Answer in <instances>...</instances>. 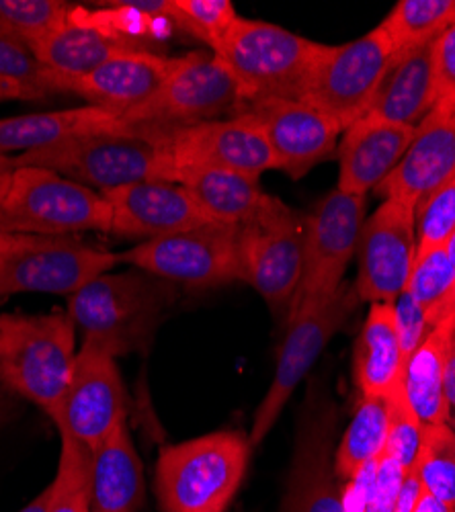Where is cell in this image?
Listing matches in <instances>:
<instances>
[{
    "label": "cell",
    "mask_w": 455,
    "mask_h": 512,
    "mask_svg": "<svg viewBox=\"0 0 455 512\" xmlns=\"http://www.w3.org/2000/svg\"><path fill=\"white\" fill-rule=\"evenodd\" d=\"M173 183L185 187L212 222L228 226L251 220L271 197L261 189V179L222 168H183Z\"/></svg>",
    "instance_id": "83f0119b"
},
{
    "label": "cell",
    "mask_w": 455,
    "mask_h": 512,
    "mask_svg": "<svg viewBox=\"0 0 455 512\" xmlns=\"http://www.w3.org/2000/svg\"><path fill=\"white\" fill-rule=\"evenodd\" d=\"M5 101H31V97L13 82L0 80V103Z\"/></svg>",
    "instance_id": "c3c4849f"
},
{
    "label": "cell",
    "mask_w": 455,
    "mask_h": 512,
    "mask_svg": "<svg viewBox=\"0 0 455 512\" xmlns=\"http://www.w3.org/2000/svg\"><path fill=\"white\" fill-rule=\"evenodd\" d=\"M15 394L0 381V426L15 414Z\"/></svg>",
    "instance_id": "f6af8a7d"
},
{
    "label": "cell",
    "mask_w": 455,
    "mask_h": 512,
    "mask_svg": "<svg viewBox=\"0 0 455 512\" xmlns=\"http://www.w3.org/2000/svg\"><path fill=\"white\" fill-rule=\"evenodd\" d=\"M445 396H447L449 410L455 412V336L451 340L447 363H445Z\"/></svg>",
    "instance_id": "7bdbcfd3"
},
{
    "label": "cell",
    "mask_w": 455,
    "mask_h": 512,
    "mask_svg": "<svg viewBox=\"0 0 455 512\" xmlns=\"http://www.w3.org/2000/svg\"><path fill=\"white\" fill-rule=\"evenodd\" d=\"M175 297L173 283L150 273L109 271L68 295L66 312L82 340H95L111 355L121 357L148 351Z\"/></svg>",
    "instance_id": "7a4b0ae2"
},
{
    "label": "cell",
    "mask_w": 455,
    "mask_h": 512,
    "mask_svg": "<svg viewBox=\"0 0 455 512\" xmlns=\"http://www.w3.org/2000/svg\"><path fill=\"white\" fill-rule=\"evenodd\" d=\"M37 236H21V234H9L5 230H0V254H5L9 250L21 248L29 242H33Z\"/></svg>",
    "instance_id": "7dc6e473"
},
{
    "label": "cell",
    "mask_w": 455,
    "mask_h": 512,
    "mask_svg": "<svg viewBox=\"0 0 455 512\" xmlns=\"http://www.w3.org/2000/svg\"><path fill=\"white\" fill-rule=\"evenodd\" d=\"M392 306L396 312V326L400 334L402 353H404V359H408L419 349V345L429 336L433 328L427 322V316L421 310V306L415 302V297H412L408 291H404Z\"/></svg>",
    "instance_id": "b9f144b4"
},
{
    "label": "cell",
    "mask_w": 455,
    "mask_h": 512,
    "mask_svg": "<svg viewBox=\"0 0 455 512\" xmlns=\"http://www.w3.org/2000/svg\"><path fill=\"white\" fill-rule=\"evenodd\" d=\"M109 228L111 209L101 193L46 168L17 166L0 203V230L9 234L66 238Z\"/></svg>",
    "instance_id": "8992f818"
},
{
    "label": "cell",
    "mask_w": 455,
    "mask_h": 512,
    "mask_svg": "<svg viewBox=\"0 0 455 512\" xmlns=\"http://www.w3.org/2000/svg\"><path fill=\"white\" fill-rule=\"evenodd\" d=\"M167 150L171 183L179 170L193 166L232 170L253 179H261L269 170H279L267 138L244 117L167 130Z\"/></svg>",
    "instance_id": "e0dca14e"
},
{
    "label": "cell",
    "mask_w": 455,
    "mask_h": 512,
    "mask_svg": "<svg viewBox=\"0 0 455 512\" xmlns=\"http://www.w3.org/2000/svg\"><path fill=\"white\" fill-rule=\"evenodd\" d=\"M445 248H447L449 259H451V263H453V267H455V230H453V234L449 236V240L445 242Z\"/></svg>",
    "instance_id": "f907efd6"
},
{
    "label": "cell",
    "mask_w": 455,
    "mask_h": 512,
    "mask_svg": "<svg viewBox=\"0 0 455 512\" xmlns=\"http://www.w3.org/2000/svg\"><path fill=\"white\" fill-rule=\"evenodd\" d=\"M72 7L64 0H0V33L31 50L66 19Z\"/></svg>",
    "instance_id": "e575fe53"
},
{
    "label": "cell",
    "mask_w": 455,
    "mask_h": 512,
    "mask_svg": "<svg viewBox=\"0 0 455 512\" xmlns=\"http://www.w3.org/2000/svg\"><path fill=\"white\" fill-rule=\"evenodd\" d=\"M388 443V398L361 396V404L347 426L335 455V474L351 480L361 467L378 459Z\"/></svg>",
    "instance_id": "f546056e"
},
{
    "label": "cell",
    "mask_w": 455,
    "mask_h": 512,
    "mask_svg": "<svg viewBox=\"0 0 455 512\" xmlns=\"http://www.w3.org/2000/svg\"><path fill=\"white\" fill-rule=\"evenodd\" d=\"M306 220L277 197L238 226L240 281L251 285L271 312L287 316L304 271Z\"/></svg>",
    "instance_id": "52a82bcc"
},
{
    "label": "cell",
    "mask_w": 455,
    "mask_h": 512,
    "mask_svg": "<svg viewBox=\"0 0 455 512\" xmlns=\"http://www.w3.org/2000/svg\"><path fill=\"white\" fill-rule=\"evenodd\" d=\"M451 177H455V107L437 103L415 127L406 154L376 193L417 209Z\"/></svg>",
    "instance_id": "ffe728a7"
},
{
    "label": "cell",
    "mask_w": 455,
    "mask_h": 512,
    "mask_svg": "<svg viewBox=\"0 0 455 512\" xmlns=\"http://www.w3.org/2000/svg\"><path fill=\"white\" fill-rule=\"evenodd\" d=\"M17 166L46 168L97 193L144 181H169L167 130L117 127L74 136L15 156ZM171 183V181H169Z\"/></svg>",
    "instance_id": "6da1fadb"
},
{
    "label": "cell",
    "mask_w": 455,
    "mask_h": 512,
    "mask_svg": "<svg viewBox=\"0 0 455 512\" xmlns=\"http://www.w3.org/2000/svg\"><path fill=\"white\" fill-rule=\"evenodd\" d=\"M144 502V472L128 422L91 459V512H138Z\"/></svg>",
    "instance_id": "484cf974"
},
{
    "label": "cell",
    "mask_w": 455,
    "mask_h": 512,
    "mask_svg": "<svg viewBox=\"0 0 455 512\" xmlns=\"http://www.w3.org/2000/svg\"><path fill=\"white\" fill-rule=\"evenodd\" d=\"M367 195H351L335 189L328 193L306 220L304 271L287 318L333 295L357 254L365 224Z\"/></svg>",
    "instance_id": "7c38bea8"
},
{
    "label": "cell",
    "mask_w": 455,
    "mask_h": 512,
    "mask_svg": "<svg viewBox=\"0 0 455 512\" xmlns=\"http://www.w3.org/2000/svg\"><path fill=\"white\" fill-rule=\"evenodd\" d=\"M324 44L279 25L236 19L216 56L236 80L242 101H300Z\"/></svg>",
    "instance_id": "5b68a950"
},
{
    "label": "cell",
    "mask_w": 455,
    "mask_h": 512,
    "mask_svg": "<svg viewBox=\"0 0 455 512\" xmlns=\"http://www.w3.org/2000/svg\"><path fill=\"white\" fill-rule=\"evenodd\" d=\"M415 127L361 117L343 132L339 144L337 189L351 195H367L394 173Z\"/></svg>",
    "instance_id": "7402d4cb"
},
{
    "label": "cell",
    "mask_w": 455,
    "mask_h": 512,
    "mask_svg": "<svg viewBox=\"0 0 455 512\" xmlns=\"http://www.w3.org/2000/svg\"><path fill=\"white\" fill-rule=\"evenodd\" d=\"M234 117L257 125L267 138L279 170L289 179H302L335 154L343 127L304 101L265 99L244 103Z\"/></svg>",
    "instance_id": "2e32d148"
},
{
    "label": "cell",
    "mask_w": 455,
    "mask_h": 512,
    "mask_svg": "<svg viewBox=\"0 0 455 512\" xmlns=\"http://www.w3.org/2000/svg\"><path fill=\"white\" fill-rule=\"evenodd\" d=\"M404 353L392 304H371L355 345L353 369L361 396L388 398L402 388Z\"/></svg>",
    "instance_id": "d4e9b609"
},
{
    "label": "cell",
    "mask_w": 455,
    "mask_h": 512,
    "mask_svg": "<svg viewBox=\"0 0 455 512\" xmlns=\"http://www.w3.org/2000/svg\"><path fill=\"white\" fill-rule=\"evenodd\" d=\"M248 433L218 431L164 447L156 461V496L162 512H226L242 486Z\"/></svg>",
    "instance_id": "277c9868"
},
{
    "label": "cell",
    "mask_w": 455,
    "mask_h": 512,
    "mask_svg": "<svg viewBox=\"0 0 455 512\" xmlns=\"http://www.w3.org/2000/svg\"><path fill=\"white\" fill-rule=\"evenodd\" d=\"M433 80L437 103L455 107V21L433 41Z\"/></svg>",
    "instance_id": "60d3db41"
},
{
    "label": "cell",
    "mask_w": 455,
    "mask_h": 512,
    "mask_svg": "<svg viewBox=\"0 0 455 512\" xmlns=\"http://www.w3.org/2000/svg\"><path fill=\"white\" fill-rule=\"evenodd\" d=\"M0 80L21 87L31 101L48 99L58 93L54 76L41 66L35 54L17 39L0 33Z\"/></svg>",
    "instance_id": "8d00e7d4"
},
{
    "label": "cell",
    "mask_w": 455,
    "mask_h": 512,
    "mask_svg": "<svg viewBox=\"0 0 455 512\" xmlns=\"http://www.w3.org/2000/svg\"><path fill=\"white\" fill-rule=\"evenodd\" d=\"M417 248L439 246L455 230V177L427 195L415 209Z\"/></svg>",
    "instance_id": "f35d334b"
},
{
    "label": "cell",
    "mask_w": 455,
    "mask_h": 512,
    "mask_svg": "<svg viewBox=\"0 0 455 512\" xmlns=\"http://www.w3.org/2000/svg\"><path fill=\"white\" fill-rule=\"evenodd\" d=\"M244 105L236 80L214 52H191L177 58L158 93L121 119L128 127L181 130L199 123L234 117Z\"/></svg>",
    "instance_id": "ba28073f"
},
{
    "label": "cell",
    "mask_w": 455,
    "mask_h": 512,
    "mask_svg": "<svg viewBox=\"0 0 455 512\" xmlns=\"http://www.w3.org/2000/svg\"><path fill=\"white\" fill-rule=\"evenodd\" d=\"M437 105L433 44L396 52L363 117L417 127Z\"/></svg>",
    "instance_id": "cb8c5ba5"
},
{
    "label": "cell",
    "mask_w": 455,
    "mask_h": 512,
    "mask_svg": "<svg viewBox=\"0 0 455 512\" xmlns=\"http://www.w3.org/2000/svg\"><path fill=\"white\" fill-rule=\"evenodd\" d=\"M111 209L109 234L132 240H156L216 224L193 195L169 181H144L103 193Z\"/></svg>",
    "instance_id": "d6986e66"
},
{
    "label": "cell",
    "mask_w": 455,
    "mask_h": 512,
    "mask_svg": "<svg viewBox=\"0 0 455 512\" xmlns=\"http://www.w3.org/2000/svg\"><path fill=\"white\" fill-rule=\"evenodd\" d=\"M415 469L431 496L455 508V433L447 422L425 424Z\"/></svg>",
    "instance_id": "836d02e7"
},
{
    "label": "cell",
    "mask_w": 455,
    "mask_h": 512,
    "mask_svg": "<svg viewBox=\"0 0 455 512\" xmlns=\"http://www.w3.org/2000/svg\"><path fill=\"white\" fill-rule=\"evenodd\" d=\"M48 498H50V486H46L41 490L25 508H21L19 512H46L48 508Z\"/></svg>",
    "instance_id": "681fc988"
},
{
    "label": "cell",
    "mask_w": 455,
    "mask_h": 512,
    "mask_svg": "<svg viewBox=\"0 0 455 512\" xmlns=\"http://www.w3.org/2000/svg\"><path fill=\"white\" fill-rule=\"evenodd\" d=\"M406 291L415 297L431 328L455 316V267L445 244L417 248Z\"/></svg>",
    "instance_id": "4dcf8cb0"
},
{
    "label": "cell",
    "mask_w": 455,
    "mask_h": 512,
    "mask_svg": "<svg viewBox=\"0 0 455 512\" xmlns=\"http://www.w3.org/2000/svg\"><path fill=\"white\" fill-rule=\"evenodd\" d=\"M123 127L111 113L85 105L0 119V154L29 152L56 142Z\"/></svg>",
    "instance_id": "4316f807"
},
{
    "label": "cell",
    "mask_w": 455,
    "mask_h": 512,
    "mask_svg": "<svg viewBox=\"0 0 455 512\" xmlns=\"http://www.w3.org/2000/svg\"><path fill=\"white\" fill-rule=\"evenodd\" d=\"M425 424L412 410L404 388L388 396V443L386 453L392 455L404 472L417 465L421 443H423Z\"/></svg>",
    "instance_id": "74e56055"
},
{
    "label": "cell",
    "mask_w": 455,
    "mask_h": 512,
    "mask_svg": "<svg viewBox=\"0 0 455 512\" xmlns=\"http://www.w3.org/2000/svg\"><path fill=\"white\" fill-rule=\"evenodd\" d=\"M455 21V0H400L380 29L394 52L433 44Z\"/></svg>",
    "instance_id": "1f68e13d"
},
{
    "label": "cell",
    "mask_w": 455,
    "mask_h": 512,
    "mask_svg": "<svg viewBox=\"0 0 455 512\" xmlns=\"http://www.w3.org/2000/svg\"><path fill=\"white\" fill-rule=\"evenodd\" d=\"M453 336L455 316H449L406 359L402 388L423 424H443L451 414L445 396V363Z\"/></svg>",
    "instance_id": "f1b7e54d"
},
{
    "label": "cell",
    "mask_w": 455,
    "mask_h": 512,
    "mask_svg": "<svg viewBox=\"0 0 455 512\" xmlns=\"http://www.w3.org/2000/svg\"><path fill=\"white\" fill-rule=\"evenodd\" d=\"M175 64L177 58L150 50L121 52L91 74L70 82L68 93L121 121L158 93Z\"/></svg>",
    "instance_id": "44dd1931"
},
{
    "label": "cell",
    "mask_w": 455,
    "mask_h": 512,
    "mask_svg": "<svg viewBox=\"0 0 455 512\" xmlns=\"http://www.w3.org/2000/svg\"><path fill=\"white\" fill-rule=\"evenodd\" d=\"M359 304L361 300L355 287L343 283L326 300H320L318 304H312L287 318V334L279 349L275 375L255 412L251 433H248V441H251L253 449L267 439L289 398H292L320 353L353 316Z\"/></svg>",
    "instance_id": "9c48e42d"
},
{
    "label": "cell",
    "mask_w": 455,
    "mask_h": 512,
    "mask_svg": "<svg viewBox=\"0 0 455 512\" xmlns=\"http://www.w3.org/2000/svg\"><path fill=\"white\" fill-rule=\"evenodd\" d=\"M415 512H455V508H451V506H447L445 502L437 500L435 496H431V494L423 488V494H421V498H419V502H417Z\"/></svg>",
    "instance_id": "bcb514c9"
},
{
    "label": "cell",
    "mask_w": 455,
    "mask_h": 512,
    "mask_svg": "<svg viewBox=\"0 0 455 512\" xmlns=\"http://www.w3.org/2000/svg\"><path fill=\"white\" fill-rule=\"evenodd\" d=\"M238 226L208 224L195 230L140 242L119 252L121 265L173 285L218 287L240 281Z\"/></svg>",
    "instance_id": "8fae6325"
},
{
    "label": "cell",
    "mask_w": 455,
    "mask_h": 512,
    "mask_svg": "<svg viewBox=\"0 0 455 512\" xmlns=\"http://www.w3.org/2000/svg\"><path fill=\"white\" fill-rule=\"evenodd\" d=\"M167 19L216 52L238 15L230 0H169Z\"/></svg>",
    "instance_id": "d590c367"
},
{
    "label": "cell",
    "mask_w": 455,
    "mask_h": 512,
    "mask_svg": "<svg viewBox=\"0 0 455 512\" xmlns=\"http://www.w3.org/2000/svg\"><path fill=\"white\" fill-rule=\"evenodd\" d=\"M76 326L68 312L0 316V381L58 424L76 359Z\"/></svg>",
    "instance_id": "3957f363"
},
{
    "label": "cell",
    "mask_w": 455,
    "mask_h": 512,
    "mask_svg": "<svg viewBox=\"0 0 455 512\" xmlns=\"http://www.w3.org/2000/svg\"><path fill=\"white\" fill-rule=\"evenodd\" d=\"M404 467L386 451L378 457L376 476L371 480L367 500H365V512H394L402 480H404Z\"/></svg>",
    "instance_id": "ab89813d"
},
{
    "label": "cell",
    "mask_w": 455,
    "mask_h": 512,
    "mask_svg": "<svg viewBox=\"0 0 455 512\" xmlns=\"http://www.w3.org/2000/svg\"><path fill=\"white\" fill-rule=\"evenodd\" d=\"M62 449L56 478L48 484L46 512H91V459L93 451L68 435H60Z\"/></svg>",
    "instance_id": "d6a6232c"
},
{
    "label": "cell",
    "mask_w": 455,
    "mask_h": 512,
    "mask_svg": "<svg viewBox=\"0 0 455 512\" xmlns=\"http://www.w3.org/2000/svg\"><path fill=\"white\" fill-rule=\"evenodd\" d=\"M394 54L380 27L349 44L324 46L300 101L335 119L345 132L367 113Z\"/></svg>",
    "instance_id": "30bf717a"
},
{
    "label": "cell",
    "mask_w": 455,
    "mask_h": 512,
    "mask_svg": "<svg viewBox=\"0 0 455 512\" xmlns=\"http://www.w3.org/2000/svg\"><path fill=\"white\" fill-rule=\"evenodd\" d=\"M119 265V254L74 236H37L21 248L0 254V300L13 293L72 295Z\"/></svg>",
    "instance_id": "5bb4252c"
},
{
    "label": "cell",
    "mask_w": 455,
    "mask_h": 512,
    "mask_svg": "<svg viewBox=\"0 0 455 512\" xmlns=\"http://www.w3.org/2000/svg\"><path fill=\"white\" fill-rule=\"evenodd\" d=\"M333 412L310 408L300 426L292 484L285 512H347L345 490H341L328 469Z\"/></svg>",
    "instance_id": "603a6c76"
},
{
    "label": "cell",
    "mask_w": 455,
    "mask_h": 512,
    "mask_svg": "<svg viewBox=\"0 0 455 512\" xmlns=\"http://www.w3.org/2000/svg\"><path fill=\"white\" fill-rule=\"evenodd\" d=\"M15 170H17L15 156L0 154V203H3V199L9 191V183H11V177H13Z\"/></svg>",
    "instance_id": "ee69618b"
},
{
    "label": "cell",
    "mask_w": 455,
    "mask_h": 512,
    "mask_svg": "<svg viewBox=\"0 0 455 512\" xmlns=\"http://www.w3.org/2000/svg\"><path fill=\"white\" fill-rule=\"evenodd\" d=\"M417 256L415 209L384 199L361 228L355 291L361 302L394 304L406 291Z\"/></svg>",
    "instance_id": "9a60e30c"
},
{
    "label": "cell",
    "mask_w": 455,
    "mask_h": 512,
    "mask_svg": "<svg viewBox=\"0 0 455 512\" xmlns=\"http://www.w3.org/2000/svg\"><path fill=\"white\" fill-rule=\"evenodd\" d=\"M146 50L138 41L121 35L101 9L74 5L66 19L31 48L56 82L58 93H68L70 82L91 74L121 52Z\"/></svg>",
    "instance_id": "ac0fdd59"
},
{
    "label": "cell",
    "mask_w": 455,
    "mask_h": 512,
    "mask_svg": "<svg viewBox=\"0 0 455 512\" xmlns=\"http://www.w3.org/2000/svg\"><path fill=\"white\" fill-rule=\"evenodd\" d=\"M126 422L128 396L117 357L95 340H82L56 424L60 435L97 451Z\"/></svg>",
    "instance_id": "4fadbf2b"
}]
</instances>
